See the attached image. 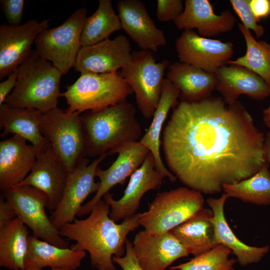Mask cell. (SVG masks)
<instances>
[{"label":"cell","mask_w":270,"mask_h":270,"mask_svg":"<svg viewBox=\"0 0 270 270\" xmlns=\"http://www.w3.org/2000/svg\"><path fill=\"white\" fill-rule=\"evenodd\" d=\"M232 252L228 247L218 244L189 261L172 266L170 270H232L237 260L230 258Z\"/></svg>","instance_id":"33"},{"label":"cell","mask_w":270,"mask_h":270,"mask_svg":"<svg viewBox=\"0 0 270 270\" xmlns=\"http://www.w3.org/2000/svg\"><path fill=\"white\" fill-rule=\"evenodd\" d=\"M184 6L182 0H158L156 18L162 22H174L182 12Z\"/></svg>","instance_id":"35"},{"label":"cell","mask_w":270,"mask_h":270,"mask_svg":"<svg viewBox=\"0 0 270 270\" xmlns=\"http://www.w3.org/2000/svg\"><path fill=\"white\" fill-rule=\"evenodd\" d=\"M68 174L50 145L38 152L30 173L16 186H30L44 192L48 198L46 208L52 212L62 198Z\"/></svg>","instance_id":"18"},{"label":"cell","mask_w":270,"mask_h":270,"mask_svg":"<svg viewBox=\"0 0 270 270\" xmlns=\"http://www.w3.org/2000/svg\"><path fill=\"white\" fill-rule=\"evenodd\" d=\"M0 4L8 24L20 25L24 11V0H0Z\"/></svg>","instance_id":"36"},{"label":"cell","mask_w":270,"mask_h":270,"mask_svg":"<svg viewBox=\"0 0 270 270\" xmlns=\"http://www.w3.org/2000/svg\"><path fill=\"white\" fill-rule=\"evenodd\" d=\"M110 207L101 200L88 217L76 218L59 230L62 237L76 242L71 248L88 252L91 264L97 270H116L112 257L124 256L128 234L140 226V212L117 224L110 216Z\"/></svg>","instance_id":"2"},{"label":"cell","mask_w":270,"mask_h":270,"mask_svg":"<svg viewBox=\"0 0 270 270\" xmlns=\"http://www.w3.org/2000/svg\"><path fill=\"white\" fill-rule=\"evenodd\" d=\"M265 134L238 100L220 96L181 100L162 132L168 170L185 186L202 194L248 178L267 162Z\"/></svg>","instance_id":"1"},{"label":"cell","mask_w":270,"mask_h":270,"mask_svg":"<svg viewBox=\"0 0 270 270\" xmlns=\"http://www.w3.org/2000/svg\"><path fill=\"white\" fill-rule=\"evenodd\" d=\"M132 243L137 260L144 270H166L176 260L189 255L170 232L153 236L144 230L136 234Z\"/></svg>","instance_id":"16"},{"label":"cell","mask_w":270,"mask_h":270,"mask_svg":"<svg viewBox=\"0 0 270 270\" xmlns=\"http://www.w3.org/2000/svg\"><path fill=\"white\" fill-rule=\"evenodd\" d=\"M49 20H29L16 26H0V79L17 70L31 54L37 36L49 28Z\"/></svg>","instance_id":"13"},{"label":"cell","mask_w":270,"mask_h":270,"mask_svg":"<svg viewBox=\"0 0 270 270\" xmlns=\"http://www.w3.org/2000/svg\"><path fill=\"white\" fill-rule=\"evenodd\" d=\"M4 193L16 218L32 230V236L60 248L70 247L69 242L60 236L46 214L48 198L44 192L30 186L22 185Z\"/></svg>","instance_id":"10"},{"label":"cell","mask_w":270,"mask_h":270,"mask_svg":"<svg viewBox=\"0 0 270 270\" xmlns=\"http://www.w3.org/2000/svg\"><path fill=\"white\" fill-rule=\"evenodd\" d=\"M230 2L242 24L246 28L252 30L257 38H262L265 32L264 28L258 24L259 22L250 8L248 0H230Z\"/></svg>","instance_id":"34"},{"label":"cell","mask_w":270,"mask_h":270,"mask_svg":"<svg viewBox=\"0 0 270 270\" xmlns=\"http://www.w3.org/2000/svg\"><path fill=\"white\" fill-rule=\"evenodd\" d=\"M170 62H156L150 50H134L129 64L119 72L134 93L137 106L146 119L152 118L160 100L165 70Z\"/></svg>","instance_id":"8"},{"label":"cell","mask_w":270,"mask_h":270,"mask_svg":"<svg viewBox=\"0 0 270 270\" xmlns=\"http://www.w3.org/2000/svg\"><path fill=\"white\" fill-rule=\"evenodd\" d=\"M42 112L32 108L0 106V126L4 128L1 136L9 134L22 136L30 142L38 152L50 145L42 134L40 125Z\"/></svg>","instance_id":"27"},{"label":"cell","mask_w":270,"mask_h":270,"mask_svg":"<svg viewBox=\"0 0 270 270\" xmlns=\"http://www.w3.org/2000/svg\"><path fill=\"white\" fill-rule=\"evenodd\" d=\"M267 162L252 176L234 184H224L222 190L228 198L258 206L270 204V171Z\"/></svg>","instance_id":"31"},{"label":"cell","mask_w":270,"mask_h":270,"mask_svg":"<svg viewBox=\"0 0 270 270\" xmlns=\"http://www.w3.org/2000/svg\"><path fill=\"white\" fill-rule=\"evenodd\" d=\"M262 119L265 126L270 129V104L263 110Z\"/></svg>","instance_id":"42"},{"label":"cell","mask_w":270,"mask_h":270,"mask_svg":"<svg viewBox=\"0 0 270 270\" xmlns=\"http://www.w3.org/2000/svg\"><path fill=\"white\" fill-rule=\"evenodd\" d=\"M38 151L22 136L13 134L0 142V188L4 192L23 181L30 172Z\"/></svg>","instance_id":"20"},{"label":"cell","mask_w":270,"mask_h":270,"mask_svg":"<svg viewBox=\"0 0 270 270\" xmlns=\"http://www.w3.org/2000/svg\"><path fill=\"white\" fill-rule=\"evenodd\" d=\"M23 270H35V269H29V268H25ZM49 270H68L66 269H60V268H55V269H50Z\"/></svg>","instance_id":"43"},{"label":"cell","mask_w":270,"mask_h":270,"mask_svg":"<svg viewBox=\"0 0 270 270\" xmlns=\"http://www.w3.org/2000/svg\"><path fill=\"white\" fill-rule=\"evenodd\" d=\"M264 148L266 161L270 164V130L265 134Z\"/></svg>","instance_id":"41"},{"label":"cell","mask_w":270,"mask_h":270,"mask_svg":"<svg viewBox=\"0 0 270 270\" xmlns=\"http://www.w3.org/2000/svg\"><path fill=\"white\" fill-rule=\"evenodd\" d=\"M132 94L131 87L119 72L83 73L74 84L66 87L60 96L66 101L67 112L81 114L120 104Z\"/></svg>","instance_id":"5"},{"label":"cell","mask_w":270,"mask_h":270,"mask_svg":"<svg viewBox=\"0 0 270 270\" xmlns=\"http://www.w3.org/2000/svg\"><path fill=\"white\" fill-rule=\"evenodd\" d=\"M132 52L129 40L120 34L112 40L108 38L92 46H82L74 68L80 74L116 73L129 64Z\"/></svg>","instance_id":"14"},{"label":"cell","mask_w":270,"mask_h":270,"mask_svg":"<svg viewBox=\"0 0 270 270\" xmlns=\"http://www.w3.org/2000/svg\"><path fill=\"white\" fill-rule=\"evenodd\" d=\"M117 8L122 29L142 50L154 53L166 44L163 31L156 27L142 2L120 0Z\"/></svg>","instance_id":"19"},{"label":"cell","mask_w":270,"mask_h":270,"mask_svg":"<svg viewBox=\"0 0 270 270\" xmlns=\"http://www.w3.org/2000/svg\"><path fill=\"white\" fill-rule=\"evenodd\" d=\"M86 154L99 157L116 154L122 148L140 141L142 130L134 106L127 100L80 114Z\"/></svg>","instance_id":"3"},{"label":"cell","mask_w":270,"mask_h":270,"mask_svg":"<svg viewBox=\"0 0 270 270\" xmlns=\"http://www.w3.org/2000/svg\"><path fill=\"white\" fill-rule=\"evenodd\" d=\"M204 204L202 193L186 186L164 191L157 194L147 211L140 214L139 222L150 234H163L193 216Z\"/></svg>","instance_id":"6"},{"label":"cell","mask_w":270,"mask_h":270,"mask_svg":"<svg viewBox=\"0 0 270 270\" xmlns=\"http://www.w3.org/2000/svg\"><path fill=\"white\" fill-rule=\"evenodd\" d=\"M108 156L98 157L90 163L86 158L69 172L62 198L50 218L56 228L72 222L86 198L96 192L100 182H95L96 172L99 164Z\"/></svg>","instance_id":"11"},{"label":"cell","mask_w":270,"mask_h":270,"mask_svg":"<svg viewBox=\"0 0 270 270\" xmlns=\"http://www.w3.org/2000/svg\"><path fill=\"white\" fill-rule=\"evenodd\" d=\"M87 10H76L62 24L41 32L36 38L35 52L66 74L74 67L82 48L80 36Z\"/></svg>","instance_id":"9"},{"label":"cell","mask_w":270,"mask_h":270,"mask_svg":"<svg viewBox=\"0 0 270 270\" xmlns=\"http://www.w3.org/2000/svg\"><path fill=\"white\" fill-rule=\"evenodd\" d=\"M112 260L122 270H144L139 264L132 248V243L127 240L126 254L121 257L114 256Z\"/></svg>","instance_id":"37"},{"label":"cell","mask_w":270,"mask_h":270,"mask_svg":"<svg viewBox=\"0 0 270 270\" xmlns=\"http://www.w3.org/2000/svg\"><path fill=\"white\" fill-rule=\"evenodd\" d=\"M180 90L174 84L166 78H164L160 100L154 112L152 122L139 141L152 154L156 169L172 182H175L176 178L166 167L162 160L160 152V136L163 130V124L170 110L178 104V100L180 96Z\"/></svg>","instance_id":"25"},{"label":"cell","mask_w":270,"mask_h":270,"mask_svg":"<svg viewBox=\"0 0 270 270\" xmlns=\"http://www.w3.org/2000/svg\"><path fill=\"white\" fill-rule=\"evenodd\" d=\"M122 29L120 20L111 0H100L96 12L85 20L80 36L82 46H90L108 38Z\"/></svg>","instance_id":"30"},{"label":"cell","mask_w":270,"mask_h":270,"mask_svg":"<svg viewBox=\"0 0 270 270\" xmlns=\"http://www.w3.org/2000/svg\"><path fill=\"white\" fill-rule=\"evenodd\" d=\"M40 129L68 173L86 157L78 112H69L56 107L42 113Z\"/></svg>","instance_id":"7"},{"label":"cell","mask_w":270,"mask_h":270,"mask_svg":"<svg viewBox=\"0 0 270 270\" xmlns=\"http://www.w3.org/2000/svg\"><path fill=\"white\" fill-rule=\"evenodd\" d=\"M238 28L246 42V52L244 56L235 60H230L226 64L244 66L260 76L270 86V44L263 40H256L242 24Z\"/></svg>","instance_id":"32"},{"label":"cell","mask_w":270,"mask_h":270,"mask_svg":"<svg viewBox=\"0 0 270 270\" xmlns=\"http://www.w3.org/2000/svg\"><path fill=\"white\" fill-rule=\"evenodd\" d=\"M18 78V69L11 72L8 78L0 83V106L4 103L8 95L14 88Z\"/></svg>","instance_id":"39"},{"label":"cell","mask_w":270,"mask_h":270,"mask_svg":"<svg viewBox=\"0 0 270 270\" xmlns=\"http://www.w3.org/2000/svg\"><path fill=\"white\" fill-rule=\"evenodd\" d=\"M248 2L258 22L270 16V0H248Z\"/></svg>","instance_id":"38"},{"label":"cell","mask_w":270,"mask_h":270,"mask_svg":"<svg viewBox=\"0 0 270 270\" xmlns=\"http://www.w3.org/2000/svg\"><path fill=\"white\" fill-rule=\"evenodd\" d=\"M150 150L139 141L127 145L120 149L115 161L106 170L98 166L96 176L100 179V186L91 200L82 205L77 216L90 214L94 206L117 184H124L126 179L143 164Z\"/></svg>","instance_id":"17"},{"label":"cell","mask_w":270,"mask_h":270,"mask_svg":"<svg viewBox=\"0 0 270 270\" xmlns=\"http://www.w3.org/2000/svg\"><path fill=\"white\" fill-rule=\"evenodd\" d=\"M214 74L215 89L228 104L238 100L242 95L256 100H263L270 96V86L258 74L244 66L226 64Z\"/></svg>","instance_id":"22"},{"label":"cell","mask_w":270,"mask_h":270,"mask_svg":"<svg viewBox=\"0 0 270 270\" xmlns=\"http://www.w3.org/2000/svg\"><path fill=\"white\" fill-rule=\"evenodd\" d=\"M61 72L32 50L18 68L16 85L4 101L12 108H32L42 113L57 106Z\"/></svg>","instance_id":"4"},{"label":"cell","mask_w":270,"mask_h":270,"mask_svg":"<svg viewBox=\"0 0 270 270\" xmlns=\"http://www.w3.org/2000/svg\"><path fill=\"white\" fill-rule=\"evenodd\" d=\"M228 198L224 194L219 198H210L206 202L213 212L210 218L214 231L215 242L228 248L236 256V260L242 266L258 262L268 252L270 246L262 247L250 246L237 238L230 226L225 217L224 206Z\"/></svg>","instance_id":"23"},{"label":"cell","mask_w":270,"mask_h":270,"mask_svg":"<svg viewBox=\"0 0 270 270\" xmlns=\"http://www.w3.org/2000/svg\"><path fill=\"white\" fill-rule=\"evenodd\" d=\"M16 218V212L6 200H0V228Z\"/></svg>","instance_id":"40"},{"label":"cell","mask_w":270,"mask_h":270,"mask_svg":"<svg viewBox=\"0 0 270 270\" xmlns=\"http://www.w3.org/2000/svg\"><path fill=\"white\" fill-rule=\"evenodd\" d=\"M164 177L156 169L154 156L150 152L142 166L131 175L120 198L114 200L109 192L104 196V200L111 207L110 218L116 222L136 214L144 195L160 187Z\"/></svg>","instance_id":"15"},{"label":"cell","mask_w":270,"mask_h":270,"mask_svg":"<svg viewBox=\"0 0 270 270\" xmlns=\"http://www.w3.org/2000/svg\"><path fill=\"white\" fill-rule=\"evenodd\" d=\"M179 62L215 74L230 60L234 52L231 42L200 36L193 30H184L175 42Z\"/></svg>","instance_id":"12"},{"label":"cell","mask_w":270,"mask_h":270,"mask_svg":"<svg viewBox=\"0 0 270 270\" xmlns=\"http://www.w3.org/2000/svg\"><path fill=\"white\" fill-rule=\"evenodd\" d=\"M210 208H204L188 220L170 231L194 256L209 251L216 246Z\"/></svg>","instance_id":"28"},{"label":"cell","mask_w":270,"mask_h":270,"mask_svg":"<svg viewBox=\"0 0 270 270\" xmlns=\"http://www.w3.org/2000/svg\"><path fill=\"white\" fill-rule=\"evenodd\" d=\"M180 15L173 22L180 30L196 28L201 36L210 38L231 31L236 19L228 10L214 13L208 0H186Z\"/></svg>","instance_id":"21"},{"label":"cell","mask_w":270,"mask_h":270,"mask_svg":"<svg viewBox=\"0 0 270 270\" xmlns=\"http://www.w3.org/2000/svg\"><path fill=\"white\" fill-rule=\"evenodd\" d=\"M28 227L18 218L0 228V266L10 270L25 269L28 246Z\"/></svg>","instance_id":"29"},{"label":"cell","mask_w":270,"mask_h":270,"mask_svg":"<svg viewBox=\"0 0 270 270\" xmlns=\"http://www.w3.org/2000/svg\"><path fill=\"white\" fill-rule=\"evenodd\" d=\"M168 68L166 78L180 90L181 100L200 101L210 97L216 88L214 74L180 62H174Z\"/></svg>","instance_id":"26"},{"label":"cell","mask_w":270,"mask_h":270,"mask_svg":"<svg viewBox=\"0 0 270 270\" xmlns=\"http://www.w3.org/2000/svg\"><path fill=\"white\" fill-rule=\"evenodd\" d=\"M86 256L84 250L71 247L62 248L34 236H29L28 246L24 258L25 268L42 270L60 268L74 270L81 265Z\"/></svg>","instance_id":"24"}]
</instances>
